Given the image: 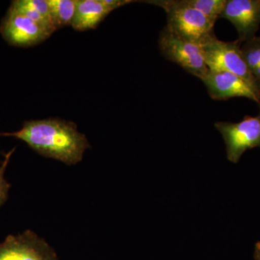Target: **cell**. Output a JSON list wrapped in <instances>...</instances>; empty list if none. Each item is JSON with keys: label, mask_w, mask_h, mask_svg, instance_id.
I'll return each instance as SVG.
<instances>
[{"label": "cell", "mask_w": 260, "mask_h": 260, "mask_svg": "<svg viewBox=\"0 0 260 260\" xmlns=\"http://www.w3.org/2000/svg\"><path fill=\"white\" fill-rule=\"evenodd\" d=\"M0 136L22 140L39 155L68 166L81 161L85 150L90 148L75 123L59 118L26 121L18 131L0 133Z\"/></svg>", "instance_id": "6da1fadb"}, {"label": "cell", "mask_w": 260, "mask_h": 260, "mask_svg": "<svg viewBox=\"0 0 260 260\" xmlns=\"http://www.w3.org/2000/svg\"><path fill=\"white\" fill-rule=\"evenodd\" d=\"M145 3L165 10L167 15L166 27L178 37L200 46L216 37L214 32L215 23L189 6L186 0H151Z\"/></svg>", "instance_id": "7a4b0ae2"}, {"label": "cell", "mask_w": 260, "mask_h": 260, "mask_svg": "<svg viewBox=\"0 0 260 260\" xmlns=\"http://www.w3.org/2000/svg\"><path fill=\"white\" fill-rule=\"evenodd\" d=\"M162 55L201 80L209 72L201 46L178 37L165 27L158 38Z\"/></svg>", "instance_id": "3957f363"}, {"label": "cell", "mask_w": 260, "mask_h": 260, "mask_svg": "<svg viewBox=\"0 0 260 260\" xmlns=\"http://www.w3.org/2000/svg\"><path fill=\"white\" fill-rule=\"evenodd\" d=\"M214 126L223 137L229 161L237 164L246 150L260 148V112L239 122L218 121Z\"/></svg>", "instance_id": "277c9868"}, {"label": "cell", "mask_w": 260, "mask_h": 260, "mask_svg": "<svg viewBox=\"0 0 260 260\" xmlns=\"http://www.w3.org/2000/svg\"><path fill=\"white\" fill-rule=\"evenodd\" d=\"M240 46L237 40L223 42L216 37H213L201 46L205 64L210 71L233 73L256 86L243 57Z\"/></svg>", "instance_id": "5b68a950"}, {"label": "cell", "mask_w": 260, "mask_h": 260, "mask_svg": "<svg viewBox=\"0 0 260 260\" xmlns=\"http://www.w3.org/2000/svg\"><path fill=\"white\" fill-rule=\"evenodd\" d=\"M0 260H59L54 249L30 230L10 235L0 244Z\"/></svg>", "instance_id": "8992f818"}, {"label": "cell", "mask_w": 260, "mask_h": 260, "mask_svg": "<svg viewBox=\"0 0 260 260\" xmlns=\"http://www.w3.org/2000/svg\"><path fill=\"white\" fill-rule=\"evenodd\" d=\"M0 32L10 45L18 47H34L42 44L52 34L11 8L2 20Z\"/></svg>", "instance_id": "52a82bcc"}, {"label": "cell", "mask_w": 260, "mask_h": 260, "mask_svg": "<svg viewBox=\"0 0 260 260\" xmlns=\"http://www.w3.org/2000/svg\"><path fill=\"white\" fill-rule=\"evenodd\" d=\"M201 80L213 100L224 101L242 97L250 99L260 105V90L257 87L237 75L209 70Z\"/></svg>", "instance_id": "ba28073f"}, {"label": "cell", "mask_w": 260, "mask_h": 260, "mask_svg": "<svg viewBox=\"0 0 260 260\" xmlns=\"http://www.w3.org/2000/svg\"><path fill=\"white\" fill-rule=\"evenodd\" d=\"M220 18L227 19L237 29L242 44L256 37L260 25V0H227Z\"/></svg>", "instance_id": "9c48e42d"}, {"label": "cell", "mask_w": 260, "mask_h": 260, "mask_svg": "<svg viewBox=\"0 0 260 260\" xmlns=\"http://www.w3.org/2000/svg\"><path fill=\"white\" fill-rule=\"evenodd\" d=\"M113 10L104 0H77L76 10L71 26L78 31L97 28Z\"/></svg>", "instance_id": "30bf717a"}, {"label": "cell", "mask_w": 260, "mask_h": 260, "mask_svg": "<svg viewBox=\"0 0 260 260\" xmlns=\"http://www.w3.org/2000/svg\"><path fill=\"white\" fill-rule=\"evenodd\" d=\"M56 30L72 25L76 10L77 0H47Z\"/></svg>", "instance_id": "8fae6325"}, {"label": "cell", "mask_w": 260, "mask_h": 260, "mask_svg": "<svg viewBox=\"0 0 260 260\" xmlns=\"http://www.w3.org/2000/svg\"><path fill=\"white\" fill-rule=\"evenodd\" d=\"M186 2L189 6L215 23L223 13L227 0H186Z\"/></svg>", "instance_id": "7c38bea8"}, {"label": "cell", "mask_w": 260, "mask_h": 260, "mask_svg": "<svg viewBox=\"0 0 260 260\" xmlns=\"http://www.w3.org/2000/svg\"><path fill=\"white\" fill-rule=\"evenodd\" d=\"M10 8L12 9L15 10L19 13H21L25 16L28 17L32 21L35 22L42 25L44 28H47L53 34L56 31L55 27H54V23L51 20L44 17L42 13H39L37 10L32 8L30 5L27 4L25 0H15V1L12 2Z\"/></svg>", "instance_id": "4fadbf2b"}, {"label": "cell", "mask_w": 260, "mask_h": 260, "mask_svg": "<svg viewBox=\"0 0 260 260\" xmlns=\"http://www.w3.org/2000/svg\"><path fill=\"white\" fill-rule=\"evenodd\" d=\"M241 51L244 61L252 75L253 72L260 66V37H255L244 42L241 47Z\"/></svg>", "instance_id": "5bb4252c"}, {"label": "cell", "mask_w": 260, "mask_h": 260, "mask_svg": "<svg viewBox=\"0 0 260 260\" xmlns=\"http://www.w3.org/2000/svg\"><path fill=\"white\" fill-rule=\"evenodd\" d=\"M15 150V148L12 149L8 153H5L4 160L0 166V207L8 200V191L11 186L5 179V173L6 172L7 167Z\"/></svg>", "instance_id": "9a60e30c"}, {"label": "cell", "mask_w": 260, "mask_h": 260, "mask_svg": "<svg viewBox=\"0 0 260 260\" xmlns=\"http://www.w3.org/2000/svg\"><path fill=\"white\" fill-rule=\"evenodd\" d=\"M104 3L109 5L113 10L117 9L124 5L130 4L132 3H135V1L132 0H104Z\"/></svg>", "instance_id": "2e32d148"}, {"label": "cell", "mask_w": 260, "mask_h": 260, "mask_svg": "<svg viewBox=\"0 0 260 260\" xmlns=\"http://www.w3.org/2000/svg\"><path fill=\"white\" fill-rule=\"evenodd\" d=\"M252 76L255 81L256 87L260 90V66L253 72Z\"/></svg>", "instance_id": "e0dca14e"}, {"label": "cell", "mask_w": 260, "mask_h": 260, "mask_svg": "<svg viewBox=\"0 0 260 260\" xmlns=\"http://www.w3.org/2000/svg\"><path fill=\"white\" fill-rule=\"evenodd\" d=\"M254 257L255 260H260V242L256 243L254 249Z\"/></svg>", "instance_id": "ac0fdd59"}]
</instances>
